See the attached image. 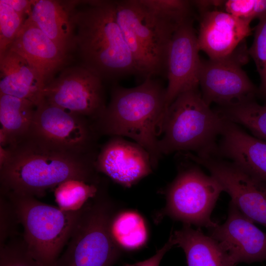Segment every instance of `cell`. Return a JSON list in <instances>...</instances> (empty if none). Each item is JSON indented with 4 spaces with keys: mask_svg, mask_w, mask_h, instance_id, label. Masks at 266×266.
I'll return each instance as SVG.
<instances>
[{
    "mask_svg": "<svg viewBox=\"0 0 266 266\" xmlns=\"http://www.w3.org/2000/svg\"><path fill=\"white\" fill-rule=\"evenodd\" d=\"M148 7L162 15L181 23L191 18L192 1L186 0H142Z\"/></svg>",
    "mask_w": 266,
    "mask_h": 266,
    "instance_id": "29",
    "label": "cell"
},
{
    "mask_svg": "<svg viewBox=\"0 0 266 266\" xmlns=\"http://www.w3.org/2000/svg\"><path fill=\"white\" fill-rule=\"evenodd\" d=\"M36 106L29 100L0 94V146L12 147L29 136Z\"/></svg>",
    "mask_w": 266,
    "mask_h": 266,
    "instance_id": "22",
    "label": "cell"
},
{
    "mask_svg": "<svg viewBox=\"0 0 266 266\" xmlns=\"http://www.w3.org/2000/svg\"><path fill=\"white\" fill-rule=\"evenodd\" d=\"M29 135L75 154L92 155L99 152L100 135L92 121L52 105L43 98L36 106Z\"/></svg>",
    "mask_w": 266,
    "mask_h": 266,
    "instance_id": "9",
    "label": "cell"
},
{
    "mask_svg": "<svg viewBox=\"0 0 266 266\" xmlns=\"http://www.w3.org/2000/svg\"><path fill=\"white\" fill-rule=\"evenodd\" d=\"M0 266H40L31 255L23 237L15 236L0 246Z\"/></svg>",
    "mask_w": 266,
    "mask_h": 266,
    "instance_id": "28",
    "label": "cell"
},
{
    "mask_svg": "<svg viewBox=\"0 0 266 266\" xmlns=\"http://www.w3.org/2000/svg\"><path fill=\"white\" fill-rule=\"evenodd\" d=\"M16 12L27 19L30 12L31 0H2Z\"/></svg>",
    "mask_w": 266,
    "mask_h": 266,
    "instance_id": "33",
    "label": "cell"
},
{
    "mask_svg": "<svg viewBox=\"0 0 266 266\" xmlns=\"http://www.w3.org/2000/svg\"><path fill=\"white\" fill-rule=\"evenodd\" d=\"M225 121L204 101L198 89L185 92L166 111L158 141L160 152L215 156Z\"/></svg>",
    "mask_w": 266,
    "mask_h": 266,
    "instance_id": "4",
    "label": "cell"
},
{
    "mask_svg": "<svg viewBox=\"0 0 266 266\" xmlns=\"http://www.w3.org/2000/svg\"><path fill=\"white\" fill-rule=\"evenodd\" d=\"M200 51L197 34L190 18L178 26L169 46L166 71V109L180 94L198 89L201 61Z\"/></svg>",
    "mask_w": 266,
    "mask_h": 266,
    "instance_id": "13",
    "label": "cell"
},
{
    "mask_svg": "<svg viewBox=\"0 0 266 266\" xmlns=\"http://www.w3.org/2000/svg\"><path fill=\"white\" fill-rule=\"evenodd\" d=\"M9 49L34 66L45 86L66 66L71 57L28 18Z\"/></svg>",
    "mask_w": 266,
    "mask_h": 266,
    "instance_id": "17",
    "label": "cell"
},
{
    "mask_svg": "<svg viewBox=\"0 0 266 266\" xmlns=\"http://www.w3.org/2000/svg\"><path fill=\"white\" fill-rule=\"evenodd\" d=\"M183 155L205 168L229 195L230 201L245 216L266 227V183L221 158L192 153Z\"/></svg>",
    "mask_w": 266,
    "mask_h": 266,
    "instance_id": "11",
    "label": "cell"
},
{
    "mask_svg": "<svg viewBox=\"0 0 266 266\" xmlns=\"http://www.w3.org/2000/svg\"><path fill=\"white\" fill-rule=\"evenodd\" d=\"M112 239L123 251L143 247L148 239V230L143 217L132 209H118L110 224Z\"/></svg>",
    "mask_w": 266,
    "mask_h": 266,
    "instance_id": "23",
    "label": "cell"
},
{
    "mask_svg": "<svg viewBox=\"0 0 266 266\" xmlns=\"http://www.w3.org/2000/svg\"><path fill=\"white\" fill-rule=\"evenodd\" d=\"M261 79L259 93L266 100V14L259 18L254 29L253 43L248 50Z\"/></svg>",
    "mask_w": 266,
    "mask_h": 266,
    "instance_id": "26",
    "label": "cell"
},
{
    "mask_svg": "<svg viewBox=\"0 0 266 266\" xmlns=\"http://www.w3.org/2000/svg\"><path fill=\"white\" fill-rule=\"evenodd\" d=\"M114 3L116 18L138 75L145 79L166 74L170 41L181 23L164 17L142 0H114Z\"/></svg>",
    "mask_w": 266,
    "mask_h": 266,
    "instance_id": "5",
    "label": "cell"
},
{
    "mask_svg": "<svg viewBox=\"0 0 266 266\" xmlns=\"http://www.w3.org/2000/svg\"><path fill=\"white\" fill-rule=\"evenodd\" d=\"M106 183L81 209L75 228L56 266H113L122 255L113 241L110 224L118 210Z\"/></svg>",
    "mask_w": 266,
    "mask_h": 266,
    "instance_id": "6",
    "label": "cell"
},
{
    "mask_svg": "<svg viewBox=\"0 0 266 266\" xmlns=\"http://www.w3.org/2000/svg\"><path fill=\"white\" fill-rule=\"evenodd\" d=\"M254 223L230 201L225 222L209 230L233 266L266 261V233Z\"/></svg>",
    "mask_w": 266,
    "mask_h": 266,
    "instance_id": "14",
    "label": "cell"
},
{
    "mask_svg": "<svg viewBox=\"0 0 266 266\" xmlns=\"http://www.w3.org/2000/svg\"><path fill=\"white\" fill-rule=\"evenodd\" d=\"M9 148L10 157L0 167V192L41 197L67 180L102 181L95 166L98 154H73L30 135Z\"/></svg>",
    "mask_w": 266,
    "mask_h": 266,
    "instance_id": "1",
    "label": "cell"
},
{
    "mask_svg": "<svg viewBox=\"0 0 266 266\" xmlns=\"http://www.w3.org/2000/svg\"><path fill=\"white\" fill-rule=\"evenodd\" d=\"M166 87L155 77L133 88L114 86L109 103L94 122L100 135L127 137L148 153L153 169L160 160L158 141L166 110Z\"/></svg>",
    "mask_w": 266,
    "mask_h": 266,
    "instance_id": "2",
    "label": "cell"
},
{
    "mask_svg": "<svg viewBox=\"0 0 266 266\" xmlns=\"http://www.w3.org/2000/svg\"><path fill=\"white\" fill-rule=\"evenodd\" d=\"M0 246L16 236L20 224L14 205L6 195L0 193Z\"/></svg>",
    "mask_w": 266,
    "mask_h": 266,
    "instance_id": "30",
    "label": "cell"
},
{
    "mask_svg": "<svg viewBox=\"0 0 266 266\" xmlns=\"http://www.w3.org/2000/svg\"><path fill=\"white\" fill-rule=\"evenodd\" d=\"M12 201L28 250L40 266H56L81 213L66 211L38 200L35 197L3 193Z\"/></svg>",
    "mask_w": 266,
    "mask_h": 266,
    "instance_id": "7",
    "label": "cell"
},
{
    "mask_svg": "<svg viewBox=\"0 0 266 266\" xmlns=\"http://www.w3.org/2000/svg\"><path fill=\"white\" fill-rule=\"evenodd\" d=\"M237 52L226 58L201 61L199 86L209 105L229 106L255 99L258 94L259 89L241 67L248 54L239 55Z\"/></svg>",
    "mask_w": 266,
    "mask_h": 266,
    "instance_id": "12",
    "label": "cell"
},
{
    "mask_svg": "<svg viewBox=\"0 0 266 266\" xmlns=\"http://www.w3.org/2000/svg\"><path fill=\"white\" fill-rule=\"evenodd\" d=\"M250 23L226 11H201L197 34L200 50L204 52L211 60L230 57L251 33Z\"/></svg>",
    "mask_w": 266,
    "mask_h": 266,
    "instance_id": "16",
    "label": "cell"
},
{
    "mask_svg": "<svg viewBox=\"0 0 266 266\" xmlns=\"http://www.w3.org/2000/svg\"><path fill=\"white\" fill-rule=\"evenodd\" d=\"M174 245H175V243L170 233L167 242L152 257L134 264H125L124 266H159L164 255Z\"/></svg>",
    "mask_w": 266,
    "mask_h": 266,
    "instance_id": "32",
    "label": "cell"
},
{
    "mask_svg": "<svg viewBox=\"0 0 266 266\" xmlns=\"http://www.w3.org/2000/svg\"><path fill=\"white\" fill-rule=\"evenodd\" d=\"M73 19L80 65L103 81L138 75L116 18L114 0H77Z\"/></svg>",
    "mask_w": 266,
    "mask_h": 266,
    "instance_id": "3",
    "label": "cell"
},
{
    "mask_svg": "<svg viewBox=\"0 0 266 266\" xmlns=\"http://www.w3.org/2000/svg\"><path fill=\"white\" fill-rule=\"evenodd\" d=\"M31 0L28 19L67 54L76 50L73 12L77 0Z\"/></svg>",
    "mask_w": 266,
    "mask_h": 266,
    "instance_id": "19",
    "label": "cell"
},
{
    "mask_svg": "<svg viewBox=\"0 0 266 266\" xmlns=\"http://www.w3.org/2000/svg\"><path fill=\"white\" fill-rule=\"evenodd\" d=\"M45 87L40 73L24 57L10 49L0 56V94L24 99L36 106Z\"/></svg>",
    "mask_w": 266,
    "mask_h": 266,
    "instance_id": "20",
    "label": "cell"
},
{
    "mask_svg": "<svg viewBox=\"0 0 266 266\" xmlns=\"http://www.w3.org/2000/svg\"><path fill=\"white\" fill-rule=\"evenodd\" d=\"M95 166L99 173L127 188L149 175L154 169L145 149L120 136H112L102 145Z\"/></svg>",
    "mask_w": 266,
    "mask_h": 266,
    "instance_id": "15",
    "label": "cell"
},
{
    "mask_svg": "<svg viewBox=\"0 0 266 266\" xmlns=\"http://www.w3.org/2000/svg\"><path fill=\"white\" fill-rule=\"evenodd\" d=\"M26 19L0 0V56L11 47Z\"/></svg>",
    "mask_w": 266,
    "mask_h": 266,
    "instance_id": "27",
    "label": "cell"
},
{
    "mask_svg": "<svg viewBox=\"0 0 266 266\" xmlns=\"http://www.w3.org/2000/svg\"><path fill=\"white\" fill-rule=\"evenodd\" d=\"M10 155L11 151L9 147L0 146V167L9 160Z\"/></svg>",
    "mask_w": 266,
    "mask_h": 266,
    "instance_id": "34",
    "label": "cell"
},
{
    "mask_svg": "<svg viewBox=\"0 0 266 266\" xmlns=\"http://www.w3.org/2000/svg\"><path fill=\"white\" fill-rule=\"evenodd\" d=\"M255 0H229L224 2L226 12L231 15L251 22L254 17Z\"/></svg>",
    "mask_w": 266,
    "mask_h": 266,
    "instance_id": "31",
    "label": "cell"
},
{
    "mask_svg": "<svg viewBox=\"0 0 266 266\" xmlns=\"http://www.w3.org/2000/svg\"><path fill=\"white\" fill-rule=\"evenodd\" d=\"M171 233L175 245L183 250L188 266H233L220 244L200 228L183 224Z\"/></svg>",
    "mask_w": 266,
    "mask_h": 266,
    "instance_id": "21",
    "label": "cell"
},
{
    "mask_svg": "<svg viewBox=\"0 0 266 266\" xmlns=\"http://www.w3.org/2000/svg\"><path fill=\"white\" fill-rule=\"evenodd\" d=\"M222 192L217 180L205 173L199 165L182 164L164 192L166 203L156 214L155 220L160 222L168 216L183 224L214 228L218 223L212 220L211 215Z\"/></svg>",
    "mask_w": 266,
    "mask_h": 266,
    "instance_id": "8",
    "label": "cell"
},
{
    "mask_svg": "<svg viewBox=\"0 0 266 266\" xmlns=\"http://www.w3.org/2000/svg\"><path fill=\"white\" fill-rule=\"evenodd\" d=\"M216 110L224 119L243 126L253 136L266 141V104L253 99Z\"/></svg>",
    "mask_w": 266,
    "mask_h": 266,
    "instance_id": "24",
    "label": "cell"
},
{
    "mask_svg": "<svg viewBox=\"0 0 266 266\" xmlns=\"http://www.w3.org/2000/svg\"><path fill=\"white\" fill-rule=\"evenodd\" d=\"M102 81L81 65L66 66L45 86L42 98L52 105L94 123L107 105Z\"/></svg>",
    "mask_w": 266,
    "mask_h": 266,
    "instance_id": "10",
    "label": "cell"
},
{
    "mask_svg": "<svg viewBox=\"0 0 266 266\" xmlns=\"http://www.w3.org/2000/svg\"><path fill=\"white\" fill-rule=\"evenodd\" d=\"M102 181L99 184L77 179H69L62 182L54 191L58 207L66 211L79 210L95 197Z\"/></svg>",
    "mask_w": 266,
    "mask_h": 266,
    "instance_id": "25",
    "label": "cell"
},
{
    "mask_svg": "<svg viewBox=\"0 0 266 266\" xmlns=\"http://www.w3.org/2000/svg\"><path fill=\"white\" fill-rule=\"evenodd\" d=\"M225 120L215 156L233 163L266 183V141Z\"/></svg>",
    "mask_w": 266,
    "mask_h": 266,
    "instance_id": "18",
    "label": "cell"
}]
</instances>
